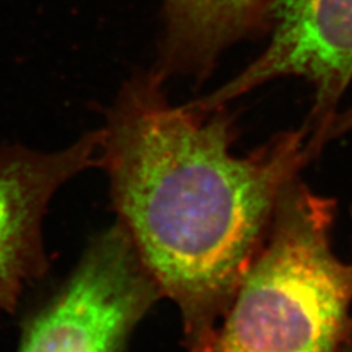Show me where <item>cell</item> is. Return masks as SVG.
<instances>
[{
    "mask_svg": "<svg viewBox=\"0 0 352 352\" xmlns=\"http://www.w3.org/2000/svg\"><path fill=\"white\" fill-rule=\"evenodd\" d=\"M163 74L129 82L100 137L118 222L181 313L186 352L200 351L261 248L279 198L313 154L308 129L238 157L222 107L172 106Z\"/></svg>",
    "mask_w": 352,
    "mask_h": 352,
    "instance_id": "1",
    "label": "cell"
},
{
    "mask_svg": "<svg viewBox=\"0 0 352 352\" xmlns=\"http://www.w3.org/2000/svg\"><path fill=\"white\" fill-rule=\"evenodd\" d=\"M335 203L292 179L261 248L197 352H340L352 318V264L332 248Z\"/></svg>",
    "mask_w": 352,
    "mask_h": 352,
    "instance_id": "2",
    "label": "cell"
},
{
    "mask_svg": "<svg viewBox=\"0 0 352 352\" xmlns=\"http://www.w3.org/2000/svg\"><path fill=\"white\" fill-rule=\"evenodd\" d=\"M162 298L116 220L90 241L66 279L25 316L16 352H124Z\"/></svg>",
    "mask_w": 352,
    "mask_h": 352,
    "instance_id": "3",
    "label": "cell"
},
{
    "mask_svg": "<svg viewBox=\"0 0 352 352\" xmlns=\"http://www.w3.org/2000/svg\"><path fill=\"white\" fill-rule=\"evenodd\" d=\"M267 49L238 76L191 106L213 110L278 76L314 85L311 147L326 135L336 103L352 80V0H273Z\"/></svg>",
    "mask_w": 352,
    "mask_h": 352,
    "instance_id": "4",
    "label": "cell"
},
{
    "mask_svg": "<svg viewBox=\"0 0 352 352\" xmlns=\"http://www.w3.org/2000/svg\"><path fill=\"white\" fill-rule=\"evenodd\" d=\"M102 132L54 153L0 147V316L15 313L22 294L49 269L43 222L63 184L100 166Z\"/></svg>",
    "mask_w": 352,
    "mask_h": 352,
    "instance_id": "5",
    "label": "cell"
},
{
    "mask_svg": "<svg viewBox=\"0 0 352 352\" xmlns=\"http://www.w3.org/2000/svg\"><path fill=\"white\" fill-rule=\"evenodd\" d=\"M266 0H166L164 68L201 75L217 54L260 24Z\"/></svg>",
    "mask_w": 352,
    "mask_h": 352,
    "instance_id": "6",
    "label": "cell"
},
{
    "mask_svg": "<svg viewBox=\"0 0 352 352\" xmlns=\"http://www.w3.org/2000/svg\"><path fill=\"white\" fill-rule=\"evenodd\" d=\"M340 352H352V322H351V326H349L348 336L345 339V344H344L342 351H340Z\"/></svg>",
    "mask_w": 352,
    "mask_h": 352,
    "instance_id": "7",
    "label": "cell"
}]
</instances>
